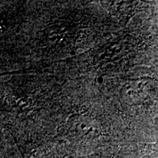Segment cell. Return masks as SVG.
Segmentation results:
<instances>
[{"label": "cell", "instance_id": "1", "mask_svg": "<svg viewBox=\"0 0 158 158\" xmlns=\"http://www.w3.org/2000/svg\"><path fill=\"white\" fill-rule=\"evenodd\" d=\"M120 96L130 106L149 105L158 100V81L151 78L130 80L122 87Z\"/></svg>", "mask_w": 158, "mask_h": 158}, {"label": "cell", "instance_id": "2", "mask_svg": "<svg viewBox=\"0 0 158 158\" xmlns=\"http://www.w3.org/2000/svg\"><path fill=\"white\" fill-rule=\"evenodd\" d=\"M100 133L97 122L86 116H74L68 123V135L74 140L90 141L99 138Z\"/></svg>", "mask_w": 158, "mask_h": 158}]
</instances>
